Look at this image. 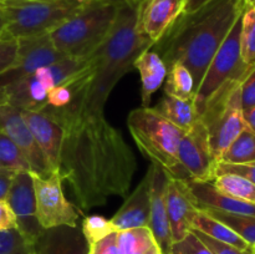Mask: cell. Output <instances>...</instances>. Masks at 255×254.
<instances>
[{"instance_id":"6da1fadb","label":"cell","mask_w":255,"mask_h":254,"mask_svg":"<svg viewBox=\"0 0 255 254\" xmlns=\"http://www.w3.org/2000/svg\"><path fill=\"white\" fill-rule=\"evenodd\" d=\"M62 127L59 172L69 184L80 211L104 206L111 197H125L137 169L133 151L105 112L72 102L62 109H42Z\"/></svg>"},{"instance_id":"7a4b0ae2","label":"cell","mask_w":255,"mask_h":254,"mask_svg":"<svg viewBox=\"0 0 255 254\" xmlns=\"http://www.w3.org/2000/svg\"><path fill=\"white\" fill-rule=\"evenodd\" d=\"M247 0H212L192 12H182L152 46L166 64H183L192 74L194 94L237 20L248 7Z\"/></svg>"},{"instance_id":"3957f363","label":"cell","mask_w":255,"mask_h":254,"mask_svg":"<svg viewBox=\"0 0 255 254\" xmlns=\"http://www.w3.org/2000/svg\"><path fill=\"white\" fill-rule=\"evenodd\" d=\"M138 4L139 0L120 5L109 37L91 55V76L84 91L75 99L85 109L105 112V105L117 82L133 69L134 60L141 52L153 46L137 27Z\"/></svg>"},{"instance_id":"277c9868","label":"cell","mask_w":255,"mask_h":254,"mask_svg":"<svg viewBox=\"0 0 255 254\" xmlns=\"http://www.w3.org/2000/svg\"><path fill=\"white\" fill-rule=\"evenodd\" d=\"M127 127L137 148L153 166L161 168L169 178L189 179L178 161V146L186 131L149 106L129 112Z\"/></svg>"},{"instance_id":"5b68a950","label":"cell","mask_w":255,"mask_h":254,"mask_svg":"<svg viewBox=\"0 0 255 254\" xmlns=\"http://www.w3.org/2000/svg\"><path fill=\"white\" fill-rule=\"evenodd\" d=\"M120 5L99 0L89 1L76 15L50 34L54 46L67 57H90L109 37Z\"/></svg>"},{"instance_id":"8992f818","label":"cell","mask_w":255,"mask_h":254,"mask_svg":"<svg viewBox=\"0 0 255 254\" xmlns=\"http://www.w3.org/2000/svg\"><path fill=\"white\" fill-rule=\"evenodd\" d=\"M6 17L1 37L27 39L50 35L76 15L86 0H5Z\"/></svg>"},{"instance_id":"52a82bcc","label":"cell","mask_w":255,"mask_h":254,"mask_svg":"<svg viewBox=\"0 0 255 254\" xmlns=\"http://www.w3.org/2000/svg\"><path fill=\"white\" fill-rule=\"evenodd\" d=\"M242 82L243 80H237L224 85L208 100L199 115L208 132L212 153L217 162L246 127L241 99Z\"/></svg>"},{"instance_id":"ba28073f","label":"cell","mask_w":255,"mask_h":254,"mask_svg":"<svg viewBox=\"0 0 255 254\" xmlns=\"http://www.w3.org/2000/svg\"><path fill=\"white\" fill-rule=\"evenodd\" d=\"M243 16V15H242ZM242 16L227 35L213 60L209 64L201 85L193 96L197 115L202 114L208 100L228 82L244 80L254 66L243 61L241 55Z\"/></svg>"},{"instance_id":"9c48e42d","label":"cell","mask_w":255,"mask_h":254,"mask_svg":"<svg viewBox=\"0 0 255 254\" xmlns=\"http://www.w3.org/2000/svg\"><path fill=\"white\" fill-rule=\"evenodd\" d=\"M31 176L34 182L36 216L40 226L44 229L59 226H79V213L74 204L70 203L65 197L59 172L45 177L32 173Z\"/></svg>"},{"instance_id":"30bf717a","label":"cell","mask_w":255,"mask_h":254,"mask_svg":"<svg viewBox=\"0 0 255 254\" xmlns=\"http://www.w3.org/2000/svg\"><path fill=\"white\" fill-rule=\"evenodd\" d=\"M178 161L191 181L213 182L217 177V159L212 153L208 132L201 119L184 132L178 146Z\"/></svg>"},{"instance_id":"8fae6325","label":"cell","mask_w":255,"mask_h":254,"mask_svg":"<svg viewBox=\"0 0 255 254\" xmlns=\"http://www.w3.org/2000/svg\"><path fill=\"white\" fill-rule=\"evenodd\" d=\"M5 201L14 213L17 231L32 248L44 228L37 221L34 182L30 172L19 171L15 173Z\"/></svg>"},{"instance_id":"7c38bea8","label":"cell","mask_w":255,"mask_h":254,"mask_svg":"<svg viewBox=\"0 0 255 254\" xmlns=\"http://www.w3.org/2000/svg\"><path fill=\"white\" fill-rule=\"evenodd\" d=\"M17 56L12 66L0 75V87L30 76L44 66L66 57L57 51L50 35L19 39Z\"/></svg>"},{"instance_id":"4fadbf2b","label":"cell","mask_w":255,"mask_h":254,"mask_svg":"<svg viewBox=\"0 0 255 254\" xmlns=\"http://www.w3.org/2000/svg\"><path fill=\"white\" fill-rule=\"evenodd\" d=\"M0 128L10 137L24 156L30 173L37 176H49L51 172L47 168L46 161L35 141L29 126L22 119L21 111L9 105H0Z\"/></svg>"},{"instance_id":"5bb4252c","label":"cell","mask_w":255,"mask_h":254,"mask_svg":"<svg viewBox=\"0 0 255 254\" xmlns=\"http://www.w3.org/2000/svg\"><path fill=\"white\" fill-rule=\"evenodd\" d=\"M164 201L171 227L172 241L176 243L192 231V219L198 211V207L186 179L168 177Z\"/></svg>"},{"instance_id":"9a60e30c","label":"cell","mask_w":255,"mask_h":254,"mask_svg":"<svg viewBox=\"0 0 255 254\" xmlns=\"http://www.w3.org/2000/svg\"><path fill=\"white\" fill-rule=\"evenodd\" d=\"M186 0H139L137 27L147 40L156 44L183 12Z\"/></svg>"},{"instance_id":"2e32d148","label":"cell","mask_w":255,"mask_h":254,"mask_svg":"<svg viewBox=\"0 0 255 254\" xmlns=\"http://www.w3.org/2000/svg\"><path fill=\"white\" fill-rule=\"evenodd\" d=\"M20 111L44 154L49 171L51 173L57 172L62 136H64L62 127L44 110H37V111L20 110Z\"/></svg>"},{"instance_id":"e0dca14e","label":"cell","mask_w":255,"mask_h":254,"mask_svg":"<svg viewBox=\"0 0 255 254\" xmlns=\"http://www.w3.org/2000/svg\"><path fill=\"white\" fill-rule=\"evenodd\" d=\"M153 164L148 167L147 173L129 196L126 197L121 208L110 221L117 232L138 227H148L151 212V183Z\"/></svg>"},{"instance_id":"ac0fdd59","label":"cell","mask_w":255,"mask_h":254,"mask_svg":"<svg viewBox=\"0 0 255 254\" xmlns=\"http://www.w3.org/2000/svg\"><path fill=\"white\" fill-rule=\"evenodd\" d=\"M167 178L168 177L161 168L153 166L148 228L151 229L154 241L158 244L163 254H168L169 251H171L172 244H173L171 227H169V221L168 217H167L166 201H164Z\"/></svg>"},{"instance_id":"d6986e66","label":"cell","mask_w":255,"mask_h":254,"mask_svg":"<svg viewBox=\"0 0 255 254\" xmlns=\"http://www.w3.org/2000/svg\"><path fill=\"white\" fill-rule=\"evenodd\" d=\"M81 227L59 226L44 229L32 247L35 254H89Z\"/></svg>"},{"instance_id":"ffe728a7","label":"cell","mask_w":255,"mask_h":254,"mask_svg":"<svg viewBox=\"0 0 255 254\" xmlns=\"http://www.w3.org/2000/svg\"><path fill=\"white\" fill-rule=\"evenodd\" d=\"M187 183L193 193L198 209L213 208L227 213L255 216V203H249L221 193L216 189L213 182H196L187 179Z\"/></svg>"},{"instance_id":"44dd1931","label":"cell","mask_w":255,"mask_h":254,"mask_svg":"<svg viewBox=\"0 0 255 254\" xmlns=\"http://www.w3.org/2000/svg\"><path fill=\"white\" fill-rule=\"evenodd\" d=\"M133 69L141 76L142 106H149L152 95L162 87L167 77L166 64L162 57L153 50H144L133 62Z\"/></svg>"},{"instance_id":"7402d4cb","label":"cell","mask_w":255,"mask_h":254,"mask_svg":"<svg viewBox=\"0 0 255 254\" xmlns=\"http://www.w3.org/2000/svg\"><path fill=\"white\" fill-rule=\"evenodd\" d=\"M153 109L167 121L183 131H188L199 119L193 99H178L164 94Z\"/></svg>"},{"instance_id":"603a6c76","label":"cell","mask_w":255,"mask_h":254,"mask_svg":"<svg viewBox=\"0 0 255 254\" xmlns=\"http://www.w3.org/2000/svg\"><path fill=\"white\" fill-rule=\"evenodd\" d=\"M192 229H197V231L207 234L211 238L231 244V246L236 247L241 251H248L249 247H251L236 232L232 231L229 227H227L221 221L213 218V217L207 214L206 212L201 211V209L197 211L193 219H192Z\"/></svg>"},{"instance_id":"cb8c5ba5","label":"cell","mask_w":255,"mask_h":254,"mask_svg":"<svg viewBox=\"0 0 255 254\" xmlns=\"http://www.w3.org/2000/svg\"><path fill=\"white\" fill-rule=\"evenodd\" d=\"M219 162L243 164L255 162V132L246 125L241 133L232 141L221 156Z\"/></svg>"},{"instance_id":"d4e9b609","label":"cell","mask_w":255,"mask_h":254,"mask_svg":"<svg viewBox=\"0 0 255 254\" xmlns=\"http://www.w3.org/2000/svg\"><path fill=\"white\" fill-rule=\"evenodd\" d=\"M164 94L178 99H193L194 81L189 70L181 62H176L168 67Z\"/></svg>"},{"instance_id":"484cf974","label":"cell","mask_w":255,"mask_h":254,"mask_svg":"<svg viewBox=\"0 0 255 254\" xmlns=\"http://www.w3.org/2000/svg\"><path fill=\"white\" fill-rule=\"evenodd\" d=\"M213 184L221 193L249 203H255V184L244 177L233 173L218 174Z\"/></svg>"},{"instance_id":"4316f807","label":"cell","mask_w":255,"mask_h":254,"mask_svg":"<svg viewBox=\"0 0 255 254\" xmlns=\"http://www.w3.org/2000/svg\"><path fill=\"white\" fill-rule=\"evenodd\" d=\"M117 244L121 254H143L156 241L148 227H138L117 232Z\"/></svg>"},{"instance_id":"83f0119b","label":"cell","mask_w":255,"mask_h":254,"mask_svg":"<svg viewBox=\"0 0 255 254\" xmlns=\"http://www.w3.org/2000/svg\"><path fill=\"white\" fill-rule=\"evenodd\" d=\"M201 211L206 212L207 214L229 227L241 238H243L249 246L255 243V216L227 213V212H222L213 208H203Z\"/></svg>"},{"instance_id":"f1b7e54d","label":"cell","mask_w":255,"mask_h":254,"mask_svg":"<svg viewBox=\"0 0 255 254\" xmlns=\"http://www.w3.org/2000/svg\"><path fill=\"white\" fill-rule=\"evenodd\" d=\"M241 55L249 66H255V7L248 5L242 16Z\"/></svg>"},{"instance_id":"f546056e","label":"cell","mask_w":255,"mask_h":254,"mask_svg":"<svg viewBox=\"0 0 255 254\" xmlns=\"http://www.w3.org/2000/svg\"><path fill=\"white\" fill-rule=\"evenodd\" d=\"M0 166L14 171H29L26 161L16 144L0 128Z\"/></svg>"},{"instance_id":"4dcf8cb0","label":"cell","mask_w":255,"mask_h":254,"mask_svg":"<svg viewBox=\"0 0 255 254\" xmlns=\"http://www.w3.org/2000/svg\"><path fill=\"white\" fill-rule=\"evenodd\" d=\"M81 231L84 233L89 246L101 241L102 238L107 237L109 234L117 232L114 224L111 223V221L106 219L102 216L85 217L84 221H82Z\"/></svg>"},{"instance_id":"1f68e13d","label":"cell","mask_w":255,"mask_h":254,"mask_svg":"<svg viewBox=\"0 0 255 254\" xmlns=\"http://www.w3.org/2000/svg\"><path fill=\"white\" fill-rule=\"evenodd\" d=\"M31 251L17 228L0 231V254H27Z\"/></svg>"},{"instance_id":"d6a6232c","label":"cell","mask_w":255,"mask_h":254,"mask_svg":"<svg viewBox=\"0 0 255 254\" xmlns=\"http://www.w3.org/2000/svg\"><path fill=\"white\" fill-rule=\"evenodd\" d=\"M168 254H212V252L191 231L183 239L172 244Z\"/></svg>"},{"instance_id":"836d02e7","label":"cell","mask_w":255,"mask_h":254,"mask_svg":"<svg viewBox=\"0 0 255 254\" xmlns=\"http://www.w3.org/2000/svg\"><path fill=\"white\" fill-rule=\"evenodd\" d=\"M19 41L16 39L0 37V75L12 66L17 56Z\"/></svg>"},{"instance_id":"e575fe53","label":"cell","mask_w":255,"mask_h":254,"mask_svg":"<svg viewBox=\"0 0 255 254\" xmlns=\"http://www.w3.org/2000/svg\"><path fill=\"white\" fill-rule=\"evenodd\" d=\"M192 232L203 242L204 246L212 252V254H251L249 249L248 251H241V249L236 248V247L231 246V244H227L224 242L211 238V237L197 231V229H192Z\"/></svg>"},{"instance_id":"d590c367","label":"cell","mask_w":255,"mask_h":254,"mask_svg":"<svg viewBox=\"0 0 255 254\" xmlns=\"http://www.w3.org/2000/svg\"><path fill=\"white\" fill-rule=\"evenodd\" d=\"M223 173H233L249 179L255 184V162L243 164H229L218 162L217 164V176Z\"/></svg>"},{"instance_id":"8d00e7d4","label":"cell","mask_w":255,"mask_h":254,"mask_svg":"<svg viewBox=\"0 0 255 254\" xmlns=\"http://www.w3.org/2000/svg\"><path fill=\"white\" fill-rule=\"evenodd\" d=\"M241 99L243 110L255 106V66L241 85Z\"/></svg>"},{"instance_id":"74e56055","label":"cell","mask_w":255,"mask_h":254,"mask_svg":"<svg viewBox=\"0 0 255 254\" xmlns=\"http://www.w3.org/2000/svg\"><path fill=\"white\" fill-rule=\"evenodd\" d=\"M89 254H121L117 244V232L109 234L96 243L90 244Z\"/></svg>"},{"instance_id":"f35d334b","label":"cell","mask_w":255,"mask_h":254,"mask_svg":"<svg viewBox=\"0 0 255 254\" xmlns=\"http://www.w3.org/2000/svg\"><path fill=\"white\" fill-rule=\"evenodd\" d=\"M10 228H16L15 216L7 202L5 199H0V231Z\"/></svg>"},{"instance_id":"ab89813d","label":"cell","mask_w":255,"mask_h":254,"mask_svg":"<svg viewBox=\"0 0 255 254\" xmlns=\"http://www.w3.org/2000/svg\"><path fill=\"white\" fill-rule=\"evenodd\" d=\"M16 172L19 171H14V169L0 167V199L6 198V194L7 192H9L12 177L15 176Z\"/></svg>"},{"instance_id":"60d3db41","label":"cell","mask_w":255,"mask_h":254,"mask_svg":"<svg viewBox=\"0 0 255 254\" xmlns=\"http://www.w3.org/2000/svg\"><path fill=\"white\" fill-rule=\"evenodd\" d=\"M243 117L247 126L255 132V106L243 110Z\"/></svg>"},{"instance_id":"b9f144b4","label":"cell","mask_w":255,"mask_h":254,"mask_svg":"<svg viewBox=\"0 0 255 254\" xmlns=\"http://www.w3.org/2000/svg\"><path fill=\"white\" fill-rule=\"evenodd\" d=\"M212 1V0H186V5H184L183 12H192L196 11L201 6L206 5L207 2Z\"/></svg>"},{"instance_id":"7bdbcfd3","label":"cell","mask_w":255,"mask_h":254,"mask_svg":"<svg viewBox=\"0 0 255 254\" xmlns=\"http://www.w3.org/2000/svg\"><path fill=\"white\" fill-rule=\"evenodd\" d=\"M5 25H6V17H5L4 7H2V2L0 0V37L2 36L5 30Z\"/></svg>"},{"instance_id":"ee69618b","label":"cell","mask_w":255,"mask_h":254,"mask_svg":"<svg viewBox=\"0 0 255 254\" xmlns=\"http://www.w3.org/2000/svg\"><path fill=\"white\" fill-rule=\"evenodd\" d=\"M143 254H163V253H162V251H161V248L158 247V244L156 243V244H153L151 248L147 249Z\"/></svg>"},{"instance_id":"f6af8a7d","label":"cell","mask_w":255,"mask_h":254,"mask_svg":"<svg viewBox=\"0 0 255 254\" xmlns=\"http://www.w3.org/2000/svg\"><path fill=\"white\" fill-rule=\"evenodd\" d=\"M86 1H94V0H86ZM99 1H111L117 2V4H124V2H133L138 1V0H99Z\"/></svg>"},{"instance_id":"bcb514c9","label":"cell","mask_w":255,"mask_h":254,"mask_svg":"<svg viewBox=\"0 0 255 254\" xmlns=\"http://www.w3.org/2000/svg\"><path fill=\"white\" fill-rule=\"evenodd\" d=\"M249 251H252V252H253V253H255V243L252 244V246L249 247Z\"/></svg>"},{"instance_id":"7dc6e473","label":"cell","mask_w":255,"mask_h":254,"mask_svg":"<svg viewBox=\"0 0 255 254\" xmlns=\"http://www.w3.org/2000/svg\"><path fill=\"white\" fill-rule=\"evenodd\" d=\"M247 1H248L249 5H252V4H253V2L255 1V0H247Z\"/></svg>"},{"instance_id":"c3c4849f","label":"cell","mask_w":255,"mask_h":254,"mask_svg":"<svg viewBox=\"0 0 255 254\" xmlns=\"http://www.w3.org/2000/svg\"><path fill=\"white\" fill-rule=\"evenodd\" d=\"M27 254H35V253H34V251H31V252H29V253H27Z\"/></svg>"},{"instance_id":"681fc988","label":"cell","mask_w":255,"mask_h":254,"mask_svg":"<svg viewBox=\"0 0 255 254\" xmlns=\"http://www.w3.org/2000/svg\"><path fill=\"white\" fill-rule=\"evenodd\" d=\"M252 6H254V7H255V1L253 2V4H252Z\"/></svg>"},{"instance_id":"f907efd6","label":"cell","mask_w":255,"mask_h":254,"mask_svg":"<svg viewBox=\"0 0 255 254\" xmlns=\"http://www.w3.org/2000/svg\"><path fill=\"white\" fill-rule=\"evenodd\" d=\"M249 252H251V254H255V253H253V252H252V251H249Z\"/></svg>"},{"instance_id":"816d5d0a","label":"cell","mask_w":255,"mask_h":254,"mask_svg":"<svg viewBox=\"0 0 255 254\" xmlns=\"http://www.w3.org/2000/svg\"><path fill=\"white\" fill-rule=\"evenodd\" d=\"M1 1H5V0H1Z\"/></svg>"},{"instance_id":"f5cc1de1","label":"cell","mask_w":255,"mask_h":254,"mask_svg":"<svg viewBox=\"0 0 255 254\" xmlns=\"http://www.w3.org/2000/svg\"><path fill=\"white\" fill-rule=\"evenodd\" d=\"M0 167H1V166H0Z\"/></svg>"}]
</instances>
